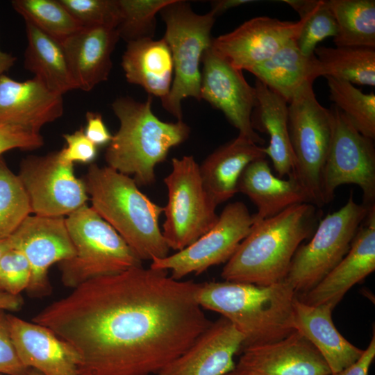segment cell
<instances>
[{
  "label": "cell",
  "mask_w": 375,
  "mask_h": 375,
  "mask_svg": "<svg viewBox=\"0 0 375 375\" xmlns=\"http://www.w3.org/2000/svg\"><path fill=\"white\" fill-rule=\"evenodd\" d=\"M83 27L115 28L120 22L117 0H59Z\"/></svg>",
  "instance_id": "obj_37"
},
{
  "label": "cell",
  "mask_w": 375,
  "mask_h": 375,
  "mask_svg": "<svg viewBox=\"0 0 375 375\" xmlns=\"http://www.w3.org/2000/svg\"><path fill=\"white\" fill-rule=\"evenodd\" d=\"M312 81L303 83L288 105V126L294 158L292 176L311 203L324 206L322 172L331 138V114L317 101Z\"/></svg>",
  "instance_id": "obj_8"
},
{
  "label": "cell",
  "mask_w": 375,
  "mask_h": 375,
  "mask_svg": "<svg viewBox=\"0 0 375 375\" xmlns=\"http://www.w3.org/2000/svg\"><path fill=\"white\" fill-rule=\"evenodd\" d=\"M194 297L202 309L221 314L242 333V349L279 340L295 331L297 293L285 280L268 285L206 282L198 284Z\"/></svg>",
  "instance_id": "obj_3"
},
{
  "label": "cell",
  "mask_w": 375,
  "mask_h": 375,
  "mask_svg": "<svg viewBox=\"0 0 375 375\" xmlns=\"http://www.w3.org/2000/svg\"><path fill=\"white\" fill-rule=\"evenodd\" d=\"M166 26L164 38L172 53L174 78L163 108L177 121L183 120L181 103L186 98L201 100V72L200 62L210 47L211 30L215 17L210 11L194 12L189 3L174 0L160 12Z\"/></svg>",
  "instance_id": "obj_7"
},
{
  "label": "cell",
  "mask_w": 375,
  "mask_h": 375,
  "mask_svg": "<svg viewBox=\"0 0 375 375\" xmlns=\"http://www.w3.org/2000/svg\"><path fill=\"white\" fill-rule=\"evenodd\" d=\"M43 144L44 139L40 133L20 127L0 124V156L11 149L34 150Z\"/></svg>",
  "instance_id": "obj_41"
},
{
  "label": "cell",
  "mask_w": 375,
  "mask_h": 375,
  "mask_svg": "<svg viewBox=\"0 0 375 375\" xmlns=\"http://www.w3.org/2000/svg\"><path fill=\"white\" fill-rule=\"evenodd\" d=\"M375 357V335L373 334L368 347L361 357L353 364L337 373L327 375H368L370 365Z\"/></svg>",
  "instance_id": "obj_43"
},
{
  "label": "cell",
  "mask_w": 375,
  "mask_h": 375,
  "mask_svg": "<svg viewBox=\"0 0 375 375\" xmlns=\"http://www.w3.org/2000/svg\"><path fill=\"white\" fill-rule=\"evenodd\" d=\"M302 25L301 19L254 17L233 31L212 38L211 48L235 68L249 71L295 40Z\"/></svg>",
  "instance_id": "obj_16"
},
{
  "label": "cell",
  "mask_w": 375,
  "mask_h": 375,
  "mask_svg": "<svg viewBox=\"0 0 375 375\" xmlns=\"http://www.w3.org/2000/svg\"><path fill=\"white\" fill-rule=\"evenodd\" d=\"M22 305L20 295H12L0 289V310L17 311Z\"/></svg>",
  "instance_id": "obj_44"
},
{
  "label": "cell",
  "mask_w": 375,
  "mask_h": 375,
  "mask_svg": "<svg viewBox=\"0 0 375 375\" xmlns=\"http://www.w3.org/2000/svg\"><path fill=\"white\" fill-rule=\"evenodd\" d=\"M299 15L303 25L295 43L307 56L314 55L317 44L337 34V24L327 0H283Z\"/></svg>",
  "instance_id": "obj_34"
},
{
  "label": "cell",
  "mask_w": 375,
  "mask_h": 375,
  "mask_svg": "<svg viewBox=\"0 0 375 375\" xmlns=\"http://www.w3.org/2000/svg\"><path fill=\"white\" fill-rule=\"evenodd\" d=\"M152 97L138 101L129 97L117 98L112 109L119 122L105 153L107 166L133 176L138 185L156 181L155 169L167 158L171 148L183 143L190 128L185 122H165L151 110Z\"/></svg>",
  "instance_id": "obj_5"
},
{
  "label": "cell",
  "mask_w": 375,
  "mask_h": 375,
  "mask_svg": "<svg viewBox=\"0 0 375 375\" xmlns=\"http://www.w3.org/2000/svg\"><path fill=\"white\" fill-rule=\"evenodd\" d=\"M226 375H245V374L235 369V370L232 371L231 372Z\"/></svg>",
  "instance_id": "obj_49"
},
{
  "label": "cell",
  "mask_w": 375,
  "mask_h": 375,
  "mask_svg": "<svg viewBox=\"0 0 375 375\" xmlns=\"http://www.w3.org/2000/svg\"><path fill=\"white\" fill-rule=\"evenodd\" d=\"M65 222L75 254L59 262L65 286L74 289L90 279L142 265L116 231L87 204L67 215Z\"/></svg>",
  "instance_id": "obj_6"
},
{
  "label": "cell",
  "mask_w": 375,
  "mask_h": 375,
  "mask_svg": "<svg viewBox=\"0 0 375 375\" xmlns=\"http://www.w3.org/2000/svg\"><path fill=\"white\" fill-rule=\"evenodd\" d=\"M257 103L253 110L251 122L253 130L265 133L269 143L264 147L266 156L271 158L279 178L290 176L294 165L288 126V102L282 97L256 79Z\"/></svg>",
  "instance_id": "obj_27"
},
{
  "label": "cell",
  "mask_w": 375,
  "mask_h": 375,
  "mask_svg": "<svg viewBox=\"0 0 375 375\" xmlns=\"http://www.w3.org/2000/svg\"><path fill=\"white\" fill-rule=\"evenodd\" d=\"M331 114V138L322 177L324 205L335 197L343 184L357 185L362 192V204L375 206V149L374 140L362 135L335 106Z\"/></svg>",
  "instance_id": "obj_11"
},
{
  "label": "cell",
  "mask_w": 375,
  "mask_h": 375,
  "mask_svg": "<svg viewBox=\"0 0 375 375\" xmlns=\"http://www.w3.org/2000/svg\"><path fill=\"white\" fill-rule=\"evenodd\" d=\"M83 181L91 208L142 261L169 255L158 223L163 207L143 194L133 178L92 163Z\"/></svg>",
  "instance_id": "obj_4"
},
{
  "label": "cell",
  "mask_w": 375,
  "mask_h": 375,
  "mask_svg": "<svg viewBox=\"0 0 375 375\" xmlns=\"http://www.w3.org/2000/svg\"><path fill=\"white\" fill-rule=\"evenodd\" d=\"M119 39L115 28L83 27L61 42L77 89L89 92L108 80Z\"/></svg>",
  "instance_id": "obj_22"
},
{
  "label": "cell",
  "mask_w": 375,
  "mask_h": 375,
  "mask_svg": "<svg viewBox=\"0 0 375 375\" xmlns=\"http://www.w3.org/2000/svg\"><path fill=\"white\" fill-rule=\"evenodd\" d=\"M248 72L288 103L296 91L306 81L323 76L321 64L315 55L307 56L292 40L272 57Z\"/></svg>",
  "instance_id": "obj_28"
},
{
  "label": "cell",
  "mask_w": 375,
  "mask_h": 375,
  "mask_svg": "<svg viewBox=\"0 0 375 375\" xmlns=\"http://www.w3.org/2000/svg\"><path fill=\"white\" fill-rule=\"evenodd\" d=\"M17 176L36 215L67 216L89 199L83 181L74 174V164L62 160L58 151L26 157Z\"/></svg>",
  "instance_id": "obj_13"
},
{
  "label": "cell",
  "mask_w": 375,
  "mask_h": 375,
  "mask_svg": "<svg viewBox=\"0 0 375 375\" xmlns=\"http://www.w3.org/2000/svg\"><path fill=\"white\" fill-rule=\"evenodd\" d=\"M375 269V206L369 209L340 262L300 299L309 305L335 306L345 294Z\"/></svg>",
  "instance_id": "obj_19"
},
{
  "label": "cell",
  "mask_w": 375,
  "mask_h": 375,
  "mask_svg": "<svg viewBox=\"0 0 375 375\" xmlns=\"http://www.w3.org/2000/svg\"><path fill=\"white\" fill-rule=\"evenodd\" d=\"M67 146L58 151L60 158L67 162H92L97 154V147L86 137L83 128L72 134H65Z\"/></svg>",
  "instance_id": "obj_40"
},
{
  "label": "cell",
  "mask_w": 375,
  "mask_h": 375,
  "mask_svg": "<svg viewBox=\"0 0 375 375\" xmlns=\"http://www.w3.org/2000/svg\"><path fill=\"white\" fill-rule=\"evenodd\" d=\"M31 279L30 265L24 255L11 248L0 258V289L12 295L26 290Z\"/></svg>",
  "instance_id": "obj_38"
},
{
  "label": "cell",
  "mask_w": 375,
  "mask_h": 375,
  "mask_svg": "<svg viewBox=\"0 0 375 375\" xmlns=\"http://www.w3.org/2000/svg\"><path fill=\"white\" fill-rule=\"evenodd\" d=\"M243 344L242 333L222 317L156 375H226L235 369L234 356Z\"/></svg>",
  "instance_id": "obj_18"
},
{
  "label": "cell",
  "mask_w": 375,
  "mask_h": 375,
  "mask_svg": "<svg viewBox=\"0 0 375 375\" xmlns=\"http://www.w3.org/2000/svg\"><path fill=\"white\" fill-rule=\"evenodd\" d=\"M201 62V99L221 110L236 128L238 135L261 145L265 140L251 126V117L256 106L254 87L251 86L242 71L235 68L208 48Z\"/></svg>",
  "instance_id": "obj_15"
},
{
  "label": "cell",
  "mask_w": 375,
  "mask_h": 375,
  "mask_svg": "<svg viewBox=\"0 0 375 375\" xmlns=\"http://www.w3.org/2000/svg\"><path fill=\"white\" fill-rule=\"evenodd\" d=\"M85 117L87 124L84 133L88 139L97 147L109 144L112 135L108 130L101 115L88 111Z\"/></svg>",
  "instance_id": "obj_42"
},
{
  "label": "cell",
  "mask_w": 375,
  "mask_h": 375,
  "mask_svg": "<svg viewBox=\"0 0 375 375\" xmlns=\"http://www.w3.org/2000/svg\"><path fill=\"white\" fill-rule=\"evenodd\" d=\"M262 158H266L263 147L240 135L209 154L199 169L203 185L215 203L218 206L233 197L243 170Z\"/></svg>",
  "instance_id": "obj_25"
},
{
  "label": "cell",
  "mask_w": 375,
  "mask_h": 375,
  "mask_svg": "<svg viewBox=\"0 0 375 375\" xmlns=\"http://www.w3.org/2000/svg\"><path fill=\"white\" fill-rule=\"evenodd\" d=\"M164 183L168 200L163 208L162 233L169 248L178 251L215 225L217 205L206 191L199 165L192 156L174 158Z\"/></svg>",
  "instance_id": "obj_9"
},
{
  "label": "cell",
  "mask_w": 375,
  "mask_h": 375,
  "mask_svg": "<svg viewBox=\"0 0 375 375\" xmlns=\"http://www.w3.org/2000/svg\"><path fill=\"white\" fill-rule=\"evenodd\" d=\"M199 283L162 269L130 268L90 279L35 315L79 356L78 375H153L211 324Z\"/></svg>",
  "instance_id": "obj_1"
},
{
  "label": "cell",
  "mask_w": 375,
  "mask_h": 375,
  "mask_svg": "<svg viewBox=\"0 0 375 375\" xmlns=\"http://www.w3.org/2000/svg\"><path fill=\"white\" fill-rule=\"evenodd\" d=\"M314 54L323 76H331L360 85H375V47L365 46L317 47Z\"/></svg>",
  "instance_id": "obj_30"
},
{
  "label": "cell",
  "mask_w": 375,
  "mask_h": 375,
  "mask_svg": "<svg viewBox=\"0 0 375 375\" xmlns=\"http://www.w3.org/2000/svg\"><path fill=\"white\" fill-rule=\"evenodd\" d=\"M337 24L336 47H375L374 0H327Z\"/></svg>",
  "instance_id": "obj_31"
},
{
  "label": "cell",
  "mask_w": 375,
  "mask_h": 375,
  "mask_svg": "<svg viewBox=\"0 0 375 375\" xmlns=\"http://www.w3.org/2000/svg\"><path fill=\"white\" fill-rule=\"evenodd\" d=\"M329 97L362 135L375 139V94L363 93L353 84L325 76Z\"/></svg>",
  "instance_id": "obj_33"
},
{
  "label": "cell",
  "mask_w": 375,
  "mask_h": 375,
  "mask_svg": "<svg viewBox=\"0 0 375 375\" xmlns=\"http://www.w3.org/2000/svg\"><path fill=\"white\" fill-rule=\"evenodd\" d=\"M254 2L251 0H217L211 1L210 12L216 17L231 8Z\"/></svg>",
  "instance_id": "obj_45"
},
{
  "label": "cell",
  "mask_w": 375,
  "mask_h": 375,
  "mask_svg": "<svg viewBox=\"0 0 375 375\" xmlns=\"http://www.w3.org/2000/svg\"><path fill=\"white\" fill-rule=\"evenodd\" d=\"M334 308L331 303L309 305L297 297L293 303L294 330L318 351L331 373H337L349 367L364 352L348 342L337 330L332 319Z\"/></svg>",
  "instance_id": "obj_23"
},
{
  "label": "cell",
  "mask_w": 375,
  "mask_h": 375,
  "mask_svg": "<svg viewBox=\"0 0 375 375\" xmlns=\"http://www.w3.org/2000/svg\"><path fill=\"white\" fill-rule=\"evenodd\" d=\"M235 369L245 375H327L314 346L297 331L279 340L243 348Z\"/></svg>",
  "instance_id": "obj_17"
},
{
  "label": "cell",
  "mask_w": 375,
  "mask_h": 375,
  "mask_svg": "<svg viewBox=\"0 0 375 375\" xmlns=\"http://www.w3.org/2000/svg\"><path fill=\"white\" fill-rule=\"evenodd\" d=\"M0 375H5V374H0ZM25 375H43V374H42L41 373L37 372L35 369H31L30 370V372L28 374H25Z\"/></svg>",
  "instance_id": "obj_48"
},
{
  "label": "cell",
  "mask_w": 375,
  "mask_h": 375,
  "mask_svg": "<svg viewBox=\"0 0 375 375\" xmlns=\"http://www.w3.org/2000/svg\"><path fill=\"white\" fill-rule=\"evenodd\" d=\"M17 58L0 49V77L14 65Z\"/></svg>",
  "instance_id": "obj_46"
},
{
  "label": "cell",
  "mask_w": 375,
  "mask_h": 375,
  "mask_svg": "<svg viewBox=\"0 0 375 375\" xmlns=\"http://www.w3.org/2000/svg\"><path fill=\"white\" fill-rule=\"evenodd\" d=\"M31 369L19 360L11 339L7 315L0 310V374L25 375Z\"/></svg>",
  "instance_id": "obj_39"
},
{
  "label": "cell",
  "mask_w": 375,
  "mask_h": 375,
  "mask_svg": "<svg viewBox=\"0 0 375 375\" xmlns=\"http://www.w3.org/2000/svg\"><path fill=\"white\" fill-rule=\"evenodd\" d=\"M11 339L22 363L43 375H78L75 349L49 328L7 315Z\"/></svg>",
  "instance_id": "obj_21"
},
{
  "label": "cell",
  "mask_w": 375,
  "mask_h": 375,
  "mask_svg": "<svg viewBox=\"0 0 375 375\" xmlns=\"http://www.w3.org/2000/svg\"><path fill=\"white\" fill-rule=\"evenodd\" d=\"M372 208L351 194L344 206L319 220L310 242L297 249L285 278L296 293L311 290L340 262Z\"/></svg>",
  "instance_id": "obj_10"
},
{
  "label": "cell",
  "mask_w": 375,
  "mask_h": 375,
  "mask_svg": "<svg viewBox=\"0 0 375 375\" xmlns=\"http://www.w3.org/2000/svg\"><path fill=\"white\" fill-rule=\"evenodd\" d=\"M24 22L28 41L24 53V68L56 94L63 95L77 89L61 42L30 22Z\"/></svg>",
  "instance_id": "obj_29"
},
{
  "label": "cell",
  "mask_w": 375,
  "mask_h": 375,
  "mask_svg": "<svg viewBox=\"0 0 375 375\" xmlns=\"http://www.w3.org/2000/svg\"><path fill=\"white\" fill-rule=\"evenodd\" d=\"M253 223V215L243 202L230 203L208 231L174 254L153 258L150 267L170 272V276L176 280L190 274H200L212 266L226 262Z\"/></svg>",
  "instance_id": "obj_12"
},
{
  "label": "cell",
  "mask_w": 375,
  "mask_h": 375,
  "mask_svg": "<svg viewBox=\"0 0 375 375\" xmlns=\"http://www.w3.org/2000/svg\"><path fill=\"white\" fill-rule=\"evenodd\" d=\"M321 216L319 208L305 203L254 222L223 267L222 278L258 285L284 281L297 249L311 238Z\"/></svg>",
  "instance_id": "obj_2"
},
{
  "label": "cell",
  "mask_w": 375,
  "mask_h": 375,
  "mask_svg": "<svg viewBox=\"0 0 375 375\" xmlns=\"http://www.w3.org/2000/svg\"><path fill=\"white\" fill-rule=\"evenodd\" d=\"M11 247L20 251L31 267L27 291L33 297L52 290L48 272L56 263L73 257L75 249L64 217L28 215L9 236Z\"/></svg>",
  "instance_id": "obj_14"
},
{
  "label": "cell",
  "mask_w": 375,
  "mask_h": 375,
  "mask_svg": "<svg viewBox=\"0 0 375 375\" xmlns=\"http://www.w3.org/2000/svg\"><path fill=\"white\" fill-rule=\"evenodd\" d=\"M63 111L62 95L49 90L37 78L21 82L5 74L0 77V124L40 133Z\"/></svg>",
  "instance_id": "obj_20"
},
{
  "label": "cell",
  "mask_w": 375,
  "mask_h": 375,
  "mask_svg": "<svg viewBox=\"0 0 375 375\" xmlns=\"http://www.w3.org/2000/svg\"><path fill=\"white\" fill-rule=\"evenodd\" d=\"M11 248L9 236H0V258L8 250Z\"/></svg>",
  "instance_id": "obj_47"
},
{
  "label": "cell",
  "mask_w": 375,
  "mask_h": 375,
  "mask_svg": "<svg viewBox=\"0 0 375 375\" xmlns=\"http://www.w3.org/2000/svg\"><path fill=\"white\" fill-rule=\"evenodd\" d=\"M11 3L24 21L60 42L83 28L59 0H14Z\"/></svg>",
  "instance_id": "obj_32"
},
{
  "label": "cell",
  "mask_w": 375,
  "mask_h": 375,
  "mask_svg": "<svg viewBox=\"0 0 375 375\" xmlns=\"http://www.w3.org/2000/svg\"><path fill=\"white\" fill-rule=\"evenodd\" d=\"M238 192L247 195L256 206L254 222L275 216L301 203H311L308 195L292 176L283 179L274 176L266 158L256 159L243 170Z\"/></svg>",
  "instance_id": "obj_24"
},
{
  "label": "cell",
  "mask_w": 375,
  "mask_h": 375,
  "mask_svg": "<svg viewBox=\"0 0 375 375\" xmlns=\"http://www.w3.org/2000/svg\"><path fill=\"white\" fill-rule=\"evenodd\" d=\"M31 213L29 199L20 179L0 156V236H10Z\"/></svg>",
  "instance_id": "obj_35"
},
{
  "label": "cell",
  "mask_w": 375,
  "mask_h": 375,
  "mask_svg": "<svg viewBox=\"0 0 375 375\" xmlns=\"http://www.w3.org/2000/svg\"><path fill=\"white\" fill-rule=\"evenodd\" d=\"M174 0H117L121 19L116 30L127 43L153 39L157 13Z\"/></svg>",
  "instance_id": "obj_36"
},
{
  "label": "cell",
  "mask_w": 375,
  "mask_h": 375,
  "mask_svg": "<svg viewBox=\"0 0 375 375\" xmlns=\"http://www.w3.org/2000/svg\"><path fill=\"white\" fill-rule=\"evenodd\" d=\"M122 67L128 83L142 87L161 101L168 96L174 78V62L164 38L128 42Z\"/></svg>",
  "instance_id": "obj_26"
}]
</instances>
